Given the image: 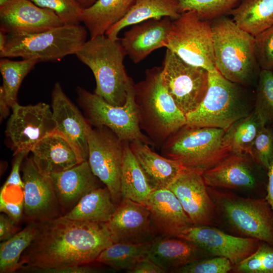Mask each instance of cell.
<instances>
[{
  "instance_id": "cell-1",
  "label": "cell",
  "mask_w": 273,
  "mask_h": 273,
  "mask_svg": "<svg viewBox=\"0 0 273 273\" xmlns=\"http://www.w3.org/2000/svg\"><path fill=\"white\" fill-rule=\"evenodd\" d=\"M113 243L106 223L62 216L37 222L34 237L21 255L18 271L96 262L101 252Z\"/></svg>"
},
{
  "instance_id": "cell-2",
  "label": "cell",
  "mask_w": 273,
  "mask_h": 273,
  "mask_svg": "<svg viewBox=\"0 0 273 273\" xmlns=\"http://www.w3.org/2000/svg\"><path fill=\"white\" fill-rule=\"evenodd\" d=\"M161 69L146 70L145 78L133 85L140 127L151 141L159 144L186 124V115L162 83Z\"/></svg>"
},
{
  "instance_id": "cell-3",
  "label": "cell",
  "mask_w": 273,
  "mask_h": 273,
  "mask_svg": "<svg viewBox=\"0 0 273 273\" xmlns=\"http://www.w3.org/2000/svg\"><path fill=\"white\" fill-rule=\"evenodd\" d=\"M75 55L92 71L96 83L94 93L110 104L123 105L130 77L125 69L126 55L120 40L106 34L90 38Z\"/></svg>"
},
{
  "instance_id": "cell-4",
  "label": "cell",
  "mask_w": 273,
  "mask_h": 273,
  "mask_svg": "<svg viewBox=\"0 0 273 273\" xmlns=\"http://www.w3.org/2000/svg\"><path fill=\"white\" fill-rule=\"evenodd\" d=\"M211 21L217 71L231 82L249 85L261 70L254 53V36L225 15Z\"/></svg>"
},
{
  "instance_id": "cell-5",
  "label": "cell",
  "mask_w": 273,
  "mask_h": 273,
  "mask_svg": "<svg viewBox=\"0 0 273 273\" xmlns=\"http://www.w3.org/2000/svg\"><path fill=\"white\" fill-rule=\"evenodd\" d=\"M239 85L225 78L217 70L209 72L206 96L199 107L186 116V125L226 130L249 115L253 109Z\"/></svg>"
},
{
  "instance_id": "cell-6",
  "label": "cell",
  "mask_w": 273,
  "mask_h": 273,
  "mask_svg": "<svg viewBox=\"0 0 273 273\" xmlns=\"http://www.w3.org/2000/svg\"><path fill=\"white\" fill-rule=\"evenodd\" d=\"M220 220L242 237L254 238L273 247V211L265 198H244L207 187Z\"/></svg>"
},
{
  "instance_id": "cell-7",
  "label": "cell",
  "mask_w": 273,
  "mask_h": 273,
  "mask_svg": "<svg viewBox=\"0 0 273 273\" xmlns=\"http://www.w3.org/2000/svg\"><path fill=\"white\" fill-rule=\"evenodd\" d=\"M87 30L78 25H63L36 33L9 35L1 58L21 57L39 61L59 60L75 54L86 41Z\"/></svg>"
},
{
  "instance_id": "cell-8",
  "label": "cell",
  "mask_w": 273,
  "mask_h": 273,
  "mask_svg": "<svg viewBox=\"0 0 273 273\" xmlns=\"http://www.w3.org/2000/svg\"><path fill=\"white\" fill-rule=\"evenodd\" d=\"M224 132L220 128L185 125L163 144V152L182 166L203 173L231 154L222 143Z\"/></svg>"
},
{
  "instance_id": "cell-9",
  "label": "cell",
  "mask_w": 273,
  "mask_h": 273,
  "mask_svg": "<svg viewBox=\"0 0 273 273\" xmlns=\"http://www.w3.org/2000/svg\"><path fill=\"white\" fill-rule=\"evenodd\" d=\"M134 83L130 77L127 97L122 106L110 104L95 93L78 87V100L83 109L87 121L96 127H106L123 142L139 140L150 145L151 142L142 133L134 98Z\"/></svg>"
},
{
  "instance_id": "cell-10",
  "label": "cell",
  "mask_w": 273,
  "mask_h": 273,
  "mask_svg": "<svg viewBox=\"0 0 273 273\" xmlns=\"http://www.w3.org/2000/svg\"><path fill=\"white\" fill-rule=\"evenodd\" d=\"M164 47L190 65L209 72L217 70L211 21L200 19L194 11L182 13L172 20Z\"/></svg>"
},
{
  "instance_id": "cell-11",
  "label": "cell",
  "mask_w": 273,
  "mask_h": 273,
  "mask_svg": "<svg viewBox=\"0 0 273 273\" xmlns=\"http://www.w3.org/2000/svg\"><path fill=\"white\" fill-rule=\"evenodd\" d=\"M161 67L162 83L179 109L186 116L195 111L207 93L209 72L186 63L168 49Z\"/></svg>"
},
{
  "instance_id": "cell-12",
  "label": "cell",
  "mask_w": 273,
  "mask_h": 273,
  "mask_svg": "<svg viewBox=\"0 0 273 273\" xmlns=\"http://www.w3.org/2000/svg\"><path fill=\"white\" fill-rule=\"evenodd\" d=\"M88 162L93 173L109 190L113 201L122 200L121 174L124 142L110 129L89 125L87 131Z\"/></svg>"
},
{
  "instance_id": "cell-13",
  "label": "cell",
  "mask_w": 273,
  "mask_h": 273,
  "mask_svg": "<svg viewBox=\"0 0 273 273\" xmlns=\"http://www.w3.org/2000/svg\"><path fill=\"white\" fill-rule=\"evenodd\" d=\"M8 121L6 134L10 139L14 155L28 153L43 138L55 129L52 110L44 103L22 106L16 103Z\"/></svg>"
},
{
  "instance_id": "cell-14",
  "label": "cell",
  "mask_w": 273,
  "mask_h": 273,
  "mask_svg": "<svg viewBox=\"0 0 273 273\" xmlns=\"http://www.w3.org/2000/svg\"><path fill=\"white\" fill-rule=\"evenodd\" d=\"M21 169L24 218L39 222L62 216L50 175L41 172L32 157L24 159Z\"/></svg>"
},
{
  "instance_id": "cell-15",
  "label": "cell",
  "mask_w": 273,
  "mask_h": 273,
  "mask_svg": "<svg viewBox=\"0 0 273 273\" xmlns=\"http://www.w3.org/2000/svg\"><path fill=\"white\" fill-rule=\"evenodd\" d=\"M167 188L177 197L194 225L214 226L220 222L202 172L183 166Z\"/></svg>"
},
{
  "instance_id": "cell-16",
  "label": "cell",
  "mask_w": 273,
  "mask_h": 273,
  "mask_svg": "<svg viewBox=\"0 0 273 273\" xmlns=\"http://www.w3.org/2000/svg\"><path fill=\"white\" fill-rule=\"evenodd\" d=\"M178 238L194 243L213 256L223 257L237 265L253 254L260 241L254 238L226 234L214 226L193 225Z\"/></svg>"
},
{
  "instance_id": "cell-17",
  "label": "cell",
  "mask_w": 273,
  "mask_h": 273,
  "mask_svg": "<svg viewBox=\"0 0 273 273\" xmlns=\"http://www.w3.org/2000/svg\"><path fill=\"white\" fill-rule=\"evenodd\" d=\"M63 25L55 12L30 0H9L0 5V30L9 35L36 33Z\"/></svg>"
},
{
  "instance_id": "cell-18",
  "label": "cell",
  "mask_w": 273,
  "mask_h": 273,
  "mask_svg": "<svg viewBox=\"0 0 273 273\" xmlns=\"http://www.w3.org/2000/svg\"><path fill=\"white\" fill-rule=\"evenodd\" d=\"M106 223L114 243H148L159 236L148 208L128 199H122Z\"/></svg>"
},
{
  "instance_id": "cell-19",
  "label": "cell",
  "mask_w": 273,
  "mask_h": 273,
  "mask_svg": "<svg viewBox=\"0 0 273 273\" xmlns=\"http://www.w3.org/2000/svg\"><path fill=\"white\" fill-rule=\"evenodd\" d=\"M52 99L53 117L55 123L54 131L65 137L83 160H87V131L90 124L64 93L59 82L54 85Z\"/></svg>"
},
{
  "instance_id": "cell-20",
  "label": "cell",
  "mask_w": 273,
  "mask_h": 273,
  "mask_svg": "<svg viewBox=\"0 0 273 273\" xmlns=\"http://www.w3.org/2000/svg\"><path fill=\"white\" fill-rule=\"evenodd\" d=\"M172 20L168 17H163L132 25L119 39L126 55L137 64L154 51L164 47Z\"/></svg>"
},
{
  "instance_id": "cell-21",
  "label": "cell",
  "mask_w": 273,
  "mask_h": 273,
  "mask_svg": "<svg viewBox=\"0 0 273 273\" xmlns=\"http://www.w3.org/2000/svg\"><path fill=\"white\" fill-rule=\"evenodd\" d=\"M146 206L159 236L177 237L194 225L177 197L167 188L155 189L149 196Z\"/></svg>"
},
{
  "instance_id": "cell-22",
  "label": "cell",
  "mask_w": 273,
  "mask_h": 273,
  "mask_svg": "<svg viewBox=\"0 0 273 273\" xmlns=\"http://www.w3.org/2000/svg\"><path fill=\"white\" fill-rule=\"evenodd\" d=\"M62 215L80 199L101 187L100 180L93 173L88 160L62 172L50 175Z\"/></svg>"
},
{
  "instance_id": "cell-23",
  "label": "cell",
  "mask_w": 273,
  "mask_h": 273,
  "mask_svg": "<svg viewBox=\"0 0 273 273\" xmlns=\"http://www.w3.org/2000/svg\"><path fill=\"white\" fill-rule=\"evenodd\" d=\"M211 256H213L191 241L160 236L152 242L147 257L166 272H175L187 264Z\"/></svg>"
},
{
  "instance_id": "cell-24",
  "label": "cell",
  "mask_w": 273,
  "mask_h": 273,
  "mask_svg": "<svg viewBox=\"0 0 273 273\" xmlns=\"http://www.w3.org/2000/svg\"><path fill=\"white\" fill-rule=\"evenodd\" d=\"M31 152L38 170L48 175L63 171L84 161L70 142L55 131L40 140Z\"/></svg>"
},
{
  "instance_id": "cell-25",
  "label": "cell",
  "mask_w": 273,
  "mask_h": 273,
  "mask_svg": "<svg viewBox=\"0 0 273 273\" xmlns=\"http://www.w3.org/2000/svg\"><path fill=\"white\" fill-rule=\"evenodd\" d=\"M247 154H231L212 168L203 172L207 187L254 188L260 183Z\"/></svg>"
},
{
  "instance_id": "cell-26",
  "label": "cell",
  "mask_w": 273,
  "mask_h": 273,
  "mask_svg": "<svg viewBox=\"0 0 273 273\" xmlns=\"http://www.w3.org/2000/svg\"><path fill=\"white\" fill-rule=\"evenodd\" d=\"M135 157L155 189L167 188L179 173L182 165L177 161L153 152L140 141L130 142Z\"/></svg>"
},
{
  "instance_id": "cell-27",
  "label": "cell",
  "mask_w": 273,
  "mask_h": 273,
  "mask_svg": "<svg viewBox=\"0 0 273 273\" xmlns=\"http://www.w3.org/2000/svg\"><path fill=\"white\" fill-rule=\"evenodd\" d=\"M137 0H97L83 9L81 22L90 38L105 34L113 25L122 19Z\"/></svg>"
},
{
  "instance_id": "cell-28",
  "label": "cell",
  "mask_w": 273,
  "mask_h": 273,
  "mask_svg": "<svg viewBox=\"0 0 273 273\" xmlns=\"http://www.w3.org/2000/svg\"><path fill=\"white\" fill-rule=\"evenodd\" d=\"M181 14L177 0H137L125 16L111 26L105 34L118 40L119 33L126 27L152 19L168 17L175 20Z\"/></svg>"
},
{
  "instance_id": "cell-29",
  "label": "cell",
  "mask_w": 273,
  "mask_h": 273,
  "mask_svg": "<svg viewBox=\"0 0 273 273\" xmlns=\"http://www.w3.org/2000/svg\"><path fill=\"white\" fill-rule=\"evenodd\" d=\"M120 186L122 199H128L145 206L155 189L133 154L129 142H124Z\"/></svg>"
},
{
  "instance_id": "cell-30",
  "label": "cell",
  "mask_w": 273,
  "mask_h": 273,
  "mask_svg": "<svg viewBox=\"0 0 273 273\" xmlns=\"http://www.w3.org/2000/svg\"><path fill=\"white\" fill-rule=\"evenodd\" d=\"M117 206L108 189L101 187L82 197L72 209L61 216L75 220L107 223Z\"/></svg>"
},
{
  "instance_id": "cell-31",
  "label": "cell",
  "mask_w": 273,
  "mask_h": 273,
  "mask_svg": "<svg viewBox=\"0 0 273 273\" xmlns=\"http://www.w3.org/2000/svg\"><path fill=\"white\" fill-rule=\"evenodd\" d=\"M228 14L238 27L255 36L273 26V0H242Z\"/></svg>"
},
{
  "instance_id": "cell-32",
  "label": "cell",
  "mask_w": 273,
  "mask_h": 273,
  "mask_svg": "<svg viewBox=\"0 0 273 273\" xmlns=\"http://www.w3.org/2000/svg\"><path fill=\"white\" fill-rule=\"evenodd\" d=\"M265 126L253 110L233 123L224 133L222 143L231 154H248L255 139Z\"/></svg>"
},
{
  "instance_id": "cell-33",
  "label": "cell",
  "mask_w": 273,
  "mask_h": 273,
  "mask_svg": "<svg viewBox=\"0 0 273 273\" xmlns=\"http://www.w3.org/2000/svg\"><path fill=\"white\" fill-rule=\"evenodd\" d=\"M151 243H113L101 252L96 262L106 265L115 270H126L147 256Z\"/></svg>"
},
{
  "instance_id": "cell-34",
  "label": "cell",
  "mask_w": 273,
  "mask_h": 273,
  "mask_svg": "<svg viewBox=\"0 0 273 273\" xmlns=\"http://www.w3.org/2000/svg\"><path fill=\"white\" fill-rule=\"evenodd\" d=\"M37 222L28 224L11 238L0 243V273H14L19 269V262L22 253L32 242Z\"/></svg>"
},
{
  "instance_id": "cell-35",
  "label": "cell",
  "mask_w": 273,
  "mask_h": 273,
  "mask_svg": "<svg viewBox=\"0 0 273 273\" xmlns=\"http://www.w3.org/2000/svg\"><path fill=\"white\" fill-rule=\"evenodd\" d=\"M38 62L35 59L13 61L9 58H1L0 72L3 78L1 87L10 108L17 103L18 92L23 79Z\"/></svg>"
},
{
  "instance_id": "cell-36",
  "label": "cell",
  "mask_w": 273,
  "mask_h": 273,
  "mask_svg": "<svg viewBox=\"0 0 273 273\" xmlns=\"http://www.w3.org/2000/svg\"><path fill=\"white\" fill-rule=\"evenodd\" d=\"M242 0H177L180 13L193 11L204 20L228 14Z\"/></svg>"
},
{
  "instance_id": "cell-37",
  "label": "cell",
  "mask_w": 273,
  "mask_h": 273,
  "mask_svg": "<svg viewBox=\"0 0 273 273\" xmlns=\"http://www.w3.org/2000/svg\"><path fill=\"white\" fill-rule=\"evenodd\" d=\"M254 110L265 125L273 123V72L261 69L257 79Z\"/></svg>"
},
{
  "instance_id": "cell-38",
  "label": "cell",
  "mask_w": 273,
  "mask_h": 273,
  "mask_svg": "<svg viewBox=\"0 0 273 273\" xmlns=\"http://www.w3.org/2000/svg\"><path fill=\"white\" fill-rule=\"evenodd\" d=\"M235 273H273V247L261 241L256 250L231 271Z\"/></svg>"
},
{
  "instance_id": "cell-39",
  "label": "cell",
  "mask_w": 273,
  "mask_h": 273,
  "mask_svg": "<svg viewBox=\"0 0 273 273\" xmlns=\"http://www.w3.org/2000/svg\"><path fill=\"white\" fill-rule=\"evenodd\" d=\"M30 1L39 7L55 12L64 25H78L81 22L83 9L76 0Z\"/></svg>"
},
{
  "instance_id": "cell-40",
  "label": "cell",
  "mask_w": 273,
  "mask_h": 273,
  "mask_svg": "<svg viewBox=\"0 0 273 273\" xmlns=\"http://www.w3.org/2000/svg\"><path fill=\"white\" fill-rule=\"evenodd\" d=\"M251 158L267 171L273 162V128L264 126L249 150Z\"/></svg>"
},
{
  "instance_id": "cell-41",
  "label": "cell",
  "mask_w": 273,
  "mask_h": 273,
  "mask_svg": "<svg viewBox=\"0 0 273 273\" xmlns=\"http://www.w3.org/2000/svg\"><path fill=\"white\" fill-rule=\"evenodd\" d=\"M234 265L228 258L211 256L187 264L178 269L176 273H227L231 272Z\"/></svg>"
},
{
  "instance_id": "cell-42",
  "label": "cell",
  "mask_w": 273,
  "mask_h": 273,
  "mask_svg": "<svg viewBox=\"0 0 273 273\" xmlns=\"http://www.w3.org/2000/svg\"><path fill=\"white\" fill-rule=\"evenodd\" d=\"M254 53L260 69L273 70V26L254 36Z\"/></svg>"
},
{
  "instance_id": "cell-43",
  "label": "cell",
  "mask_w": 273,
  "mask_h": 273,
  "mask_svg": "<svg viewBox=\"0 0 273 273\" xmlns=\"http://www.w3.org/2000/svg\"><path fill=\"white\" fill-rule=\"evenodd\" d=\"M28 153L20 152L15 155L13 162L11 173L1 188L0 194L4 195L7 189L11 187H15L20 189L23 188L24 183L20 176V171L24 159Z\"/></svg>"
},
{
  "instance_id": "cell-44",
  "label": "cell",
  "mask_w": 273,
  "mask_h": 273,
  "mask_svg": "<svg viewBox=\"0 0 273 273\" xmlns=\"http://www.w3.org/2000/svg\"><path fill=\"white\" fill-rule=\"evenodd\" d=\"M0 211L7 215L16 224L24 218L23 200L16 202H8L0 194Z\"/></svg>"
},
{
  "instance_id": "cell-45",
  "label": "cell",
  "mask_w": 273,
  "mask_h": 273,
  "mask_svg": "<svg viewBox=\"0 0 273 273\" xmlns=\"http://www.w3.org/2000/svg\"><path fill=\"white\" fill-rule=\"evenodd\" d=\"M92 263L75 266L59 268H35L30 269L27 272L35 273H95L99 272L100 269Z\"/></svg>"
},
{
  "instance_id": "cell-46",
  "label": "cell",
  "mask_w": 273,
  "mask_h": 273,
  "mask_svg": "<svg viewBox=\"0 0 273 273\" xmlns=\"http://www.w3.org/2000/svg\"><path fill=\"white\" fill-rule=\"evenodd\" d=\"M128 273H165V271L153 261L144 257L125 270Z\"/></svg>"
},
{
  "instance_id": "cell-47",
  "label": "cell",
  "mask_w": 273,
  "mask_h": 273,
  "mask_svg": "<svg viewBox=\"0 0 273 273\" xmlns=\"http://www.w3.org/2000/svg\"><path fill=\"white\" fill-rule=\"evenodd\" d=\"M20 229L7 215H0V241H6L18 233Z\"/></svg>"
},
{
  "instance_id": "cell-48",
  "label": "cell",
  "mask_w": 273,
  "mask_h": 273,
  "mask_svg": "<svg viewBox=\"0 0 273 273\" xmlns=\"http://www.w3.org/2000/svg\"><path fill=\"white\" fill-rule=\"evenodd\" d=\"M267 181L265 198L273 211V162L267 171Z\"/></svg>"
},
{
  "instance_id": "cell-49",
  "label": "cell",
  "mask_w": 273,
  "mask_h": 273,
  "mask_svg": "<svg viewBox=\"0 0 273 273\" xmlns=\"http://www.w3.org/2000/svg\"><path fill=\"white\" fill-rule=\"evenodd\" d=\"M9 106L7 104L2 87H0V112L1 119L7 117L9 114Z\"/></svg>"
},
{
  "instance_id": "cell-50",
  "label": "cell",
  "mask_w": 273,
  "mask_h": 273,
  "mask_svg": "<svg viewBox=\"0 0 273 273\" xmlns=\"http://www.w3.org/2000/svg\"><path fill=\"white\" fill-rule=\"evenodd\" d=\"M8 35L5 32L0 30V52L4 49L7 41Z\"/></svg>"
},
{
  "instance_id": "cell-51",
  "label": "cell",
  "mask_w": 273,
  "mask_h": 273,
  "mask_svg": "<svg viewBox=\"0 0 273 273\" xmlns=\"http://www.w3.org/2000/svg\"><path fill=\"white\" fill-rule=\"evenodd\" d=\"M81 8L84 9L92 6L97 0H76Z\"/></svg>"
},
{
  "instance_id": "cell-52",
  "label": "cell",
  "mask_w": 273,
  "mask_h": 273,
  "mask_svg": "<svg viewBox=\"0 0 273 273\" xmlns=\"http://www.w3.org/2000/svg\"><path fill=\"white\" fill-rule=\"evenodd\" d=\"M9 1V0H0V5H3Z\"/></svg>"
}]
</instances>
